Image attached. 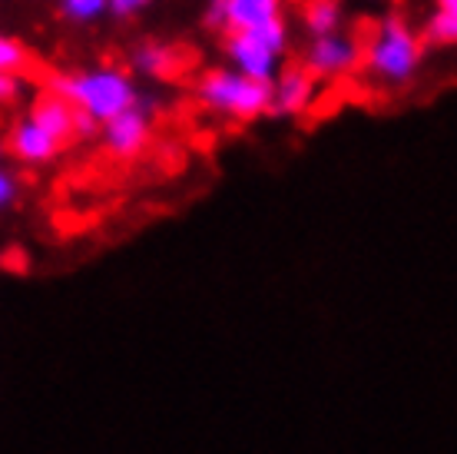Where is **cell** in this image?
<instances>
[{
    "mask_svg": "<svg viewBox=\"0 0 457 454\" xmlns=\"http://www.w3.org/2000/svg\"><path fill=\"white\" fill-rule=\"evenodd\" d=\"M50 93L67 100L77 114L106 123L137 106V87L123 70L100 67L87 73H60L50 80Z\"/></svg>",
    "mask_w": 457,
    "mask_h": 454,
    "instance_id": "cell-1",
    "label": "cell"
},
{
    "mask_svg": "<svg viewBox=\"0 0 457 454\" xmlns=\"http://www.w3.org/2000/svg\"><path fill=\"white\" fill-rule=\"evenodd\" d=\"M368 70L381 83H408L421 67V37L398 17H388L381 23L368 44Z\"/></svg>",
    "mask_w": 457,
    "mask_h": 454,
    "instance_id": "cell-2",
    "label": "cell"
},
{
    "mask_svg": "<svg viewBox=\"0 0 457 454\" xmlns=\"http://www.w3.org/2000/svg\"><path fill=\"white\" fill-rule=\"evenodd\" d=\"M199 100L212 106L216 114L236 116V120H255L269 110L272 103V87L249 80L236 70H209L199 80Z\"/></svg>",
    "mask_w": 457,
    "mask_h": 454,
    "instance_id": "cell-3",
    "label": "cell"
},
{
    "mask_svg": "<svg viewBox=\"0 0 457 454\" xmlns=\"http://www.w3.org/2000/svg\"><path fill=\"white\" fill-rule=\"evenodd\" d=\"M361 63V46L348 34L315 37L305 54V70L312 77H345Z\"/></svg>",
    "mask_w": 457,
    "mask_h": 454,
    "instance_id": "cell-4",
    "label": "cell"
},
{
    "mask_svg": "<svg viewBox=\"0 0 457 454\" xmlns=\"http://www.w3.org/2000/svg\"><path fill=\"white\" fill-rule=\"evenodd\" d=\"M226 57L236 73L259 83H272L278 73V54L255 34H232L226 40Z\"/></svg>",
    "mask_w": 457,
    "mask_h": 454,
    "instance_id": "cell-5",
    "label": "cell"
},
{
    "mask_svg": "<svg viewBox=\"0 0 457 454\" xmlns=\"http://www.w3.org/2000/svg\"><path fill=\"white\" fill-rule=\"evenodd\" d=\"M149 137H153V123L139 110V103L133 110H126V114L113 116V120L104 123V143L113 156H137V153L146 149Z\"/></svg>",
    "mask_w": 457,
    "mask_h": 454,
    "instance_id": "cell-6",
    "label": "cell"
},
{
    "mask_svg": "<svg viewBox=\"0 0 457 454\" xmlns=\"http://www.w3.org/2000/svg\"><path fill=\"white\" fill-rule=\"evenodd\" d=\"M272 87V103H269V110L275 114H286V116H298L305 114L315 100V77H312L305 67H292L286 70L282 77H275Z\"/></svg>",
    "mask_w": 457,
    "mask_h": 454,
    "instance_id": "cell-7",
    "label": "cell"
},
{
    "mask_svg": "<svg viewBox=\"0 0 457 454\" xmlns=\"http://www.w3.org/2000/svg\"><path fill=\"white\" fill-rule=\"evenodd\" d=\"M282 21V0H226V27L232 34H255Z\"/></svg>",
    "mask_w": 457,
    "mask_h": 454,
    "instance_id": "cell-8",
    "label": "cell"
},
{
    "mask_svg": "<svg viewBox=\"0 0 457 454\" xmlns=\"http://www.w3.org/2000/svg\"><path fill=\"white\" fill-rule=\"evenodd\" d=\"M11 153L17 159H23V163H46V159H54L60 153V143L46 130H40V126L27 116V120H21V123L11 130Z\"/></svg>",
    "mask_w": 457,
    "mask_h": 454,
    "instance_id": "cell-9",
    "label": "cell"
},
{
    "mask_svg": "<svg viewBox=\"0 0 457 454\" xmlns=\"http://www.w3.org/2000/svg\"><path fill=\"white\" fill-rule=\"evenodd\" d=\"M73 116H77V110H73L67 100L54 97V93H44V97L34 103V110H30V120H34L40 130H46L60 147H63L67 139H73Z\"/></svg>",
    "mask_w": 457,
    "mask_h": 454,
    "instance_id": "cell-10",
    "label": "cell"
},
{
    "mask_svg": "<svg viewBox=\"0 0 457 454\" xmlns=\"http://www.w3.org/2000/svg\"><path fill=\"white\" fill-rule=\"evenodd\" d=\"M133 63H137L143 73H153V77H172V73H179V50H172L166 44H146L139 46L137 54H133Z\"/></svg>",
    "mask_w": 457,
    "mask_h": 454,
    "instance_id": "cell-11",
    "label": "cell"
},
{
    "mask_svg": "<svg viewBox=\"0 0 457 454\" xmlns=\"http://www.w3.org/2000/svg\"><path fill=\"white\" fill-rule=\"evenodd\" d=\"M338 23H342L338 0H309V4H305V27H309L315 37L338 34Z\"/></svg>",
    "mask_w": 457,
    "mask_h": 454,
    "instance_id": "cell-12",
    "label": "cell"
},
{
    "mask_svg": "<svg viewBox=\"0 0 457 454\" xmlns=\"http://www.w3.org/2000/svg\"><path fill=\"white\" fill-rule=\"evenodd\" d=\"M424 37H428L431 44L451 46L457 40V13L435 11V13H431V21H428V30H424Z\"/></svg>",
    "mask_w": 457,
    "mask_h": 454,
    "instance_id": "cell-13",
    "label": "cell"
},
{
    "mask_svg": "<svg viewBox=\"0 0 457 454\" xmlns=\"http://www.w3.org/2000/svg\"><path fill=\"white\" fill-rule=\"evenodd\" d=\"M21 70H27V50H23L13 37L0 34V77H17Z\"/></svg>",
    "mask_w": 457,
    "mask_h": 454,
    "instance_id": "cell-14",
    "label": "cell"
},
{
    "mask_svg": "<svg viewBox=\"0 0 457 454\" xmlns=\"http://www.w3.org/2000/svg\"><path fill=\"white\" fill-rule=\"evenodd\" d=\"M60 11H63V17H70V21L90 23L106 11V0H60Z\"/></svg>",
    "mask_w": 457,
    "mask_h": 454,
    "instance_id": "cell-15",
    "label": "cell"
},
{
    "mask_svg": "<svg viewBox=\"0 0 457 454\" xmlns=\"http://www.w3.org/2000/svg\"><path fill=\"white\" fill-rule=\"evenodd\" d=\"M13 199H17V180L7 170H0V209H7Z\"/></svg>",
    "mask_w": 457,
    "mask_h": 454,
    "instance_id": "cell-16",
    "label": "cell"
},
{
    "mask_svg": "<svg viewBox=\"0 0 457 454\" xmlns=\"http://www.w3.org/2000/svg\"><path fill=\"white\" fill-rule=\"evenodd\" d=\"M149 0H106V7L113 13H120V17H129V13L143 11Z\"/></svg>",
    "mask_w": 457,
    "mask_h": 454,
    "instance_id": "cell-17",
    "label": "cell"
},
{
    "mask_svg": "<svg viewBox=\"0 0 457 454\" xmlns=\"http://www.w3.org/2000/svg\"><path fill=\"white\" fill-rule=\"evenodd\" d=\"M96 120H90V116H83V114H77L73 116V137H80V139H90V137H96Z\"/></svg>",
    "mask_w": 457,
    "mask_h": 454,
    "instance_id": "cell-18",
    "label": "cell"
},
{
    "mask_svg": "<svg viewBox=\"0 0 457 454\" xmlns=\"http://www.w3.org/2000/svg\"><path fill=\"white\" fill-rule=\"evenodd\" d=\"M206 21L212 23V27H226V0H209Z\"/></svg>",
    "mask_w": 457,
    "mask_h": 454,
    "instance_id": "cell-19",
    "label": "cell"
},
{
    "mask_svg": "<svg viewBox=\"0 0 457 454\" xmlns=\"http://www.w3.org/2000/svg\"><path fill=\"white\" fill-rule=\"evenodd\" d=\"M13 93H17V80L0 77V100H7V97H13Z\"/></svg>",
    "mask_w": 457,
    "mask_h": 454,
    "instance_id": "cell-20",
    "label": "cell"
},
{
    "mask_svg": "<svg viewBox=\"0 0 457 454\" xmlns=\"http://www.w3.org/2000/svg\"><path fill=\"white\" fill-rule=\"evenodd\" d=\"M437 11L457 13V0H437Z\"/></svg>",
    "mask_w": 457,
    "mask_h": 454,
    "instance_id": "cell-21",
    "label": "cell"
},
{
    "mask_svg": "<svg viewBox=\"0 0 457 454\" xmlns=\"http://www.w3.org/2000/svg\"><path fill=\"white\" fill-rule=\"evenodd\" d=\"M0 153H4V147H0Z\"/></svg>",
    "mask_w": 457,
    "mask_h": 454,
    "instance_id": "cell-22",
    "label": "cell"
}]
</instances>
